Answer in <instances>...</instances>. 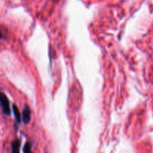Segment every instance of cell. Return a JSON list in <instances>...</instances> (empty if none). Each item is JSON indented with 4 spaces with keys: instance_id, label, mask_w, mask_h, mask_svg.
Wrapping results in <instances>:
<instances>
[{
    "instance_id": "1",
    "label": "cell",
    "mask_w": 153,
    "mask_h": 153,
    "mask_svg": "<svg viewBox=\"0 0 153 153\" xmlns=\"http://www.w3.org/2000/svg\"><path fill=\"white\" fill-rule=\"evenodd\" d=\"M0 105L2 108L3 113L7 116H9L10 114V102L5 94L1 92H0Z\"/></svg>"
},
{
    "instance_id": "6",
    "label": "cell",
    "mask_w": 153,
    "mask_h": 153,
    "mask_svg": "<svg viewBox=\"0 0 153 153\" xmlns=\"http://www.w3.org/2000/svg\"><path fill=\"white\" fill-rule=\"evenodd\" d=\"M1 37H2V34H1V31H0V39H1Z\"/></svg>"
},
{
    "instance_id": "4",
    "label": "cell",
    "mask_w": 153,
    "mask_h": 153,
    "mask_svg": "<svg viewBox=\"0 0 153 153\" xmlns=\"http://www.w3.org/2000/svg\"><path fill=\"white\" fill-rule=\"evenodd\" d=\"M19 146H20V142H19V140H15L14 141L12 142V143H11L12 152H19Z\"/></svg>"
},
{
    "instance_id": "5",
    "label": "cell",
    "mask_w": 153,
    "mask_h": 153,
    "mask_svg": "<svg viewBox=\"0 0 153 153\" xmlns=\"http://www.w3.org/2000/svg\"><path fill=\"white\" fill-rule=\"evenodd\" d=\"M31 143H27L24 146V149H23V152H31Z\"/></svg>"
},
{
    "instance_id": "3",
    "label": "cell",
    "mask_w": 153,
    "mask_h": 153,
    "mask_svg": "<svg viewBox=\"0 0 153 153\" xmlns=\"http://www.w3.org/2000/svg\"><path fill=\"white\" fill-rule=\"evenodd\" d=\"M12 108H13V114H14L15 118H16V120L17 121L18 123H21V116H20V113H19V109H18V108L16 107L15 105H13V106H12Z\"/></svg>"
},
{
    "instance_id": "2",
    "label": "cell",
    "mask_w": 153,
    "mask_h": 153,
    "mask_svg": "<svg viewBox=\"0 0 153 153\" xmlns=\"http://www.w3.org/2000/svg\"><path fill=\"white\" fill-rule=\"evenodd\" d=\"M31 118V111L28 106H25L22 111V121L25 124H28L30 122Z\"/></svg>"
}]
</instances>
